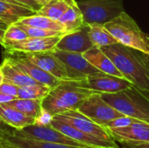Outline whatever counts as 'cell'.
<instances>
[{
  "label": "cell",
  "mask_w": 149,
  "mask_h": 148,
  "mask_svg": "<svg viewBox=\"0 0 149 148\" xmlns=\"http://www.w3.org/2000/svg\"><path fill=\"white\" fill-rule=\"evenodd\" d=\"M5 52L7 54L4 55V57L7 58L12 65L19 68L24 72H25L28 76H30L32 79H34L38 83L45 85L51 89L61 83L62 81L61 79L52 76L49 72H45L37 65L28 60L23 55V53L17 51H5Z\"/></svg>",
  "instance_id": "8"
},
{
  "label": "cell",
  "mask_w": 149,
  "mask_h": 148,
  "mask_svg": "<svg viewBox=\"0 0 149 148\" xmlns=\"http://www.w3.org/2000/svg\"><path fill=\"white\" fill-rule=\"evenodd\" d=\"M23 55L31 62L37 65L45 72L61 80H72L68 75L65 65L52 51L43 52H27Z\"/></svg>",
  "instance_id": "14"
},
{
  "label": "cell",
  "mask_w": 149,
  "mask_h": 148,
  "mask_svg": "<svg viewBox=\"0 0 149 148\" xmlns=\"http://www.w3.org/2000/svg\"><path fill=\"white\" fill-rule=\"evenodd\" d=\"M8 27V24L3 20V19H1L0 18V29H3V30H5L6 28Z\"/></svg>",
  "instance_id": "35"
},
{
  "label": "cell",
  "mask_w": 149,
  "mask_h": 148,
  "mask_svg": "<svg viewBox=\"0 0 149 148\" xmlns=\"http://www.w3.org/2000/svg\"><path fill=\"white\" fill-rule=\"evenodd\" d=\"M0 70L3 75V81L10 82L18 87H24L32 85H41L32 79L25 72L12 65L7 58H3V61L0 65Z\"/></svg>",
  "instance_id": "19"
},
{
  "label": "cell",
  "mask_w": 149,
  "mask_h": 148,
  "mask_svg": "<svg viewBox=\"0 0 149 148\" xmlns=\"http://www.w3.org/2000/svg\"><path fill=\"white\" fill-rule=\"evenodd\" d=\"M103 25L118 43L138 50L149 57L148 35L141 30L137 23L127 13L124 11Z\"/></svg>",
  "instance_id": "4"
},
{
  "label": "cell",
  "mask_w": 149,
  "mask_h": 148,
  "mask_svg": "<svg viewBox=\"0 0 149 148\" xmlns=\"http://www.w3.org/2000/svg\"><path fill=\"white\" fill-rule=\"evenodd\" d=\"M148 49H149V36L148 35Z\"/></svg>",
  "instance_id": "42"
},
{
  "label": "cell",
  "mask_w": 149,
  "mask_h": 148,
  "mask_svg": "<svg viewBox=\"0 0 149 148\" xmlns=\"http://www.w3.org/2000/svg\"><path fill=\"white\" fill-rule=\"evenodd\" d=\"M88 35L93 46L101 48L104 46L117 44L118 41L105 28L103 24H87Z\"/></svg>",
  "instance_id": "23"
},
{
  "label": "cell",
  "mask_w": 149,
  "mask_h": 148,
  "mask_svg": "<svg viewBox=\"0 0 149 148\" xmlns=\"http://www.w3.org/2000/svg\"><path fill=\"white\" fill-rule=\"evenodd\" d=\"M52 119H53V116L50 113H48L47 111L42 108V111L39 116L35 120V124L39 125V126H48V125H51Z\"/></svg>",
  "instance_id": "31"
},
{
  "label": "cell",
  "mask_w": 149,
  "mask_h": 148,
  "mask_svg": "<svg viewBox=\"0 0 149 148\" xmlns=\"http://www.w3.org/2000/svg\"><path fill=\"white\" fill-rule=\"evenodd\" d=\"M68 8L62 17L58 19V22L64 26L65 31L72 32L86 25L84 22L83 14L75 0H67Z\"/></svg>",
  "instance_id": "21"
},
{
  "label": "cell",
  "mask_w": 149,
  "mask_h": 148,
  "mask_svg": "<svg viewBox=\"0 0 149 148\" xmlns=\"http://www.w3.org/2000/svg\"><path fill=\"white\" fill-rule=\"evenodd\" d=\"M28 38V35L16 24H11L8 25V27L4 31L3 35V43H12L20 40H24Z\"/></svg>",
  "instance_id": "29"
},
{
  "label": "cell",
  "mask_w": 149,
  "mask_h": 148,
  "mask_svg": "<svg viewBox=\"0 0 149 148\" xmlns=\"http://www.w3.org/2000/svg\"><path fill=\"white\" fill-rule=\"evenodd\" d=\"M2 145H4V143H3V140L2 139H0V146H2Z\"/></svg>",
  "instance_id": "41"
},
{
  "label": "cell",
  "mask_w": 149,
  "mask_h": 148,
  "mask_svg": "<svg viewBox=\"0 0 149 148\" xmlns=\"http://www.w3.org/2000/svg\"><path fill=\"white\" fill-rule=\"evenodd\" d=\"M67 8V0H50L48 3L42 5L39 10L36 11V14L42 15L53 20L58 21V19L65 12Z\"/></svg>",
  "instance_id": "26"
},
{
  "label": "cell",
  "mask_w": 149,
  "mask_h": 148,
  "mask_svg": "<svg viewBox=\"0 0 149 148\" xmlns=\"http://www.w3.org/2000/svg\"><path fill=\"white\" fill-rule=\"evenodd\" d=\"M17 99V97H14V96H10V95H7V94H4L3 92H0V104H6L13 99Z\"/></svg>",
  "instance_id": "34"
},
{
  "label": "cell",
  "mask_w": 149,
  "mask_h": 148,
  "mask_svg": "<svg viewBox=\"0 0 149 148\" xmlns=\"http://www.w3.org/2000/svg\"><path fill=\"white\" fill-rule=\"evenodd\" d=\"M85 79L62 80L42 99V108L52 116L66 111L77 110L85 99L97 92L85 85Z\"/></svg>",
  "instance_id": "2"
},
{
  "label": "cell",
  "mask_w": 149,
  "mask_h": 148,
  "mask_svg": "<svg viewBox=\"0 0 149 148\" xmlns=\"http://www.w3.org/2000/svg\"><path fill=\"white\" fill-rule=\"evenodd\" d=\"M0 1H3V2H8V3H16V4H19V5H22V4H20L19 3L16 2L15 0H0Z\"/></svg>",
  "instance_id": "38"
},
{
  "label": "cell",
  "mask_w": 149,
  "mask_h": 148,
  "mask_svg": "<svg viewBox=\"0 0 149 148\" xmlns=\"http://www.w3.org/2000/svg\"><path fill=\"white\" fill-rule=\"evenodd\" d=\"M86 24H105L125 11L123 0H79Z\"/></svg>",
  "instance_id": "5"
},
{
  "label": "cell",
  "mask_w": 149,
  "mask_h": 148,
  "mask_svg": "<svg viewBox=\"0 0 149 148\" xmlns=\"http://www.w3.org/2000/svg\"><path fill=\"white\" fill-rule=\"evenodd\" d=\"M40 6H42V5H44V4H45L46 3H48L50 0H35Z\"/></svg>",
  "instance_id": "37"
},
{
  "label": "cell",
  "mask_w": 149,
  "mask_h": 148,
  "mask_svg": "<svg viewBox=\"0 0 149 148\" xmlns=\"http://www.w3.org/2000/svg\"><path fill=\"white\" fill-rule=\"evenodd\" d=\"M15 130V129H14ZM4 137L3 143L5 145L10 146L15 148H85L74 146H68L58 143H52L43 140H38L35 139H31L27 137L21 136L15 132Z\"/></svg>",
  "instance_id": "17"
},
{
  "label": "cell",
  "mask_w": 149,
  "mask_h": 148,
  "mask_svg": "<svg viewBox=\"0 0 149 148\" xmlns=\"http://www.w3.org/2000/svg\"><path fill=\"white\" fill-rule=\"evenodd\" d=\"M54 119L59 120L68 123L78 130L91 135L93 137L107 140V141H114L109 135L107 130L79 113L78 110H70L64 112L59 114L53 116Z\"/></svg>",
  "instance_id": "9"
},
{
  "label": "cell",
  "mask_w": 149,
  "mask_h": 148,
  "mask_svg": "<svg viewBox=\"0 0 149 148\" xmlns=\"http://www.w3.org/2000/svg\"><path fill=\"white\" fill-rule=\"evenodd\" d=\"M107 148H121V147H107ZM122 148H124V147H122Z\"/></svg>",
  "instance_id": "43"
},
{
  "label": "cell",
  "mask_w": 149,
  "mask_h": 148,
  "mask_svg": "<svg viewBox=\"0 0 149 148\" xmlns=\"http://www.w3.org/2000/svg\"><path fill=\"white\" fill-rule=\"evenodd\" d=\"M64 36V35H63ZM62 36L46 38H31L17 42L5 43L3 44L5 51L17 52H43L53 50Z\"/></svg>",
  "instance_id": "15"
},
{
  "label": "cell",
  "mask_w": 149,
  "mask_h": 148,
  "mask_svg": "<svg viewBox=\"0 0 149 148\" xmlns=\"http://www.w3.org/2000/svg\"><path fill=\"white\" fill-rule=\"evenodd\" d=\"M14 132L21 136L31 138V139H35L38 140L52 142V143L85 147L81 144L67 137L66 135H65L64 133H62L61 132H59L51 125L39 126V125L32 124L20 130H14Z\"/></svg>",
  "instance_id": "10"
},
{
  "label": "cell",
  "mask_w": 149,
  "mask_h": 148,
  "mask_svg": "<svg viewBox=\"0 0 149 148\" xmlns=\"http://www.w3.org/2000/svg\"><path fill=\"white\" fill-rule=\"evenodd\" d=\"M18 25L27 35L31 38H46V37H55V36H63L65 32L58 31H52V30H45L38 27L29 26L19 23H14Z\"/></svg>",
  "instance_id": "28"
},
{
  "label": "cell",
  "mask_w": 149,
  "mask_h": 148,
  "mask_svg": "<svg viewBox=\"0 0 149 148\" xmlns=\"http://www.w3.org/2000/svg\"><path fill=\"white\" fill-rule=\"evenodd\" d=\"M6 104L21 112L24 115L35 120L39 116L42 111V99H25L17 98Z\"/></svg>",
  "instance_id": "25"
},
{
  "label": "cell",
  "mask_w": 149,
  "mask_h": 148,
  "mask_svg": "<svg viewBox=\"0 0 149 148\" xmlns=\"http://www.w3.org/2000/svg\"><path fill=\"white\" fill-rule=\"evenodd\" d=\"M36 14V10L12 3L0 1V18L8 25L17 22L19 19Z\"/></svg>",
  "instance_id": "22"
},
{
  "label": "cell",
  "mask_w": 149,
  "mask_h": 148,
  "mask_svg": "<svg viewBox=\"0 0 149 148\" xmlns=\"http://www.w3.org/2000/svg\"><path fill=\"white\" fill-rule=\"evenodd\" d=\"M83 56L99 71L107 74L124 78L111 58L107 57L100 48L93 46L90 50L84 52Z\"/></svg>",
  "instance_id": "18"
},
{
  "label": "cell",
  "mask_w": 149,
  "mask_h": 148,
  "mask_svg": "<svg viewBox=\"0 0 149 148\" xmlns=\"http://www.w3.org/2000/svg\"><path fill=\"white\" fill-rule=\"evenodd\" d=\"M0 119L15 130L35 124V119L24 115L7 104H0Z\"/></svg>",
  "instance_id": "20"
},
{
  "label": "cell",
  "mask_w": 149,
  "mask_h": 148,
  "mask_svg": "<svg viewBox=\"0 0 149 148\" xmlns=\"http://www.w3.org/2000/svg\"><path fill=\"white\" fill-rule=\"evenodd\" d=\"M13 130H14V128H12L10 126H8L6 123H4L0 119V139L3 140L4 137H6L7 135L12 133Z\"/></svg>",
  "instance_id": "32"
},
{
  "label": "cell",
  "mask_w": 149,
  "mask_h": 148,
  "mask_svg": "<svg viewBox=\"0 0 149 148\" xmlns=\"http://www.w3.org/2000/svg\"><path fill=\"white\" fill-rule=\"evenodd\" d=\"M102 98L122 114L149 123V91L132 85L115 93H101Z\"/></svg>",
  "instance_id": "3"
},
{
  "label": "cell",
  "mask_w": 149,
  "mask_h": 148,
  "mask_svg": "<svg viewBox=\"0 0 149 148\" xmlns=\"http://www.w3.org/2000/svg\"><path fill=\"white\" fill-rule=\"evenodd\" d=\"M133 85L126 78L117 77L102 72L91 74L85 79V85L100 93H115Z\"/></svg>",
  "instance_id": "11"
},
{
  "label": "cell",
  "mask_w": 149,
  "mask_h": 148,
  "mask_svg": "<svg viewBox=\"0 0 149 148\" xmlns=\"http://www.w3.org/2000/svg\"><path fill=\"white\" fill-rule=\"evenodd\" d=\"M114 141L149 142V123L136 120L128 126L115 128H107Z\"/></svg>",
  "instance_id": "13"
},
{
  "label": "cell",
  "mask_w": 149,
  "mask_h": 148,
  "mask_svg": "<svg viewBox=\"0 0 149 148\" xmlns=\"http://www.w3.org/2000/svg\"><path fill=\"white\" fill-rule=\"evenodd\" d=\"M51 88L43 85H32L18 87L17 98L25 99H43L50 92Z\"/></svg>",
  "instance_id": "27"
},
{
  "label": "cell",
  "mask_w": 149,
  "mask_h": 148,
  "mask_svg": "<svg viewBox=\"0 0 149 148\" xmlns=\"http://www.w3.org/2000/svg\"><path fill=\"white\" fill-rule=\"evenodd\" d=\"M17 91H18V86L10 82L3 81V83L0 85V92H3L4 94L17 98Z\"/></svg>",
  "instance_id": "30"
},
{
  "label": "cell",
  "mask_w": 149,
  "mask_h": 148,
  "mask_svg": "<svg viewBox=\"0 0 149 148\" xmlns=\"http://www.w3.org/2000/svg\"><path fill=\"white\" fill-rule=\"evenodd\" d=\"M3 72H2V71L0 70V85L3 83Z\"/></svg>",
  "instance_id": "39"
},
{
  "label": "cell",
  "mask_w": 149,
  "mask_h": 148,
  "mask_svg": "<svg viewBox=\"0 0 149 148\" xmlns=\"http://www.w3.org/2000/svg\"><path fill=\"white\" fill-rule=\"evenodd\" d=\"M0 148H15V147H10V146H8V145H2V146H0Z\"/></svg>",
  "instance_id": "40"
},
{
  "label": "cell",
  "mask_w": 149,
  "mask_h": 148,
  "mask_svg": "<svg viewBox=\"0 0 149 148\" xmlns=\"http://www.w3.org/2000/svg\"><path fill=\"white\" fill-rule=\"evenodd\" d=\"M93 47V44L88 35V25L86 24L79 30L62 36L54 49L83 54Z\"/></svg>",
  "instance_id": "16"
},
{
  "label": "cell",
  "mask_w": 149,
  "mask_h": 148,
  "mask_svg": "<svg viewBox=\"0 0 149 148\" xmlns=\"http://www.w3.org/2000/svg\"><path fill=\"white\" fill-rule=\"evenodd\" d=\"M124 78L137 87L149 91V57L120 43L100 48Z\"/></svg>",
  "instance_id": "1"
},
{
  "label": "cell",
  "mask_w": 149,
  "mask_h": 148,
  "mask_svg": "<svg viewBox=\"0 0 149 148\" xmlns=\"http://www.w3.org/2000/svg\"><path fill=\"white\" fill-rule=\"evenodd\" d=\"M16 23H19V24H23L33 26V27H38V28H41V29L58 31H62V32L67 33L65 31L64 26L58 21L53 20L50 17H45L42 15H38V14H34V15H31L29 17H23Z\"/></svg>",
  "instance_id": "24"
},
{
  "label": "cell",
  "mask_w": 149,
  "mask_h": 148,
  "mask_svg": "<svg viewBox=\"0 0 149 148\" xmlns=\"http://www.w3.org/2000/svg\"><path fill=\"white\" fill-rule=\"evenodd\" d=\"M4 31L3 29H0V44L3 43V35H4Z\"/></svg>",
  "instance_id": "36"
},
{
  "label": "cell",
  "mask_w": 149,
  "mask_h": 148,
  "mask_svg": "<svg viewBox=\"0 0 149 148\" xmlns=\"http://www.w3.org/2000/svg\"><path fill=\"white\" fill-rule=\"evenodd\" d=\"M15 1L17 2V3H19L20 4L24 5V6H27V7H29V8L36 10V11L38 10H39V8L41 7L35 0H15Z\"/></svg>",
  "instance_id": "33"
},
{
  "label": "cell",
  "mask_w": 149,
  "mask_h": 148,
  "mask_svg": "<svg viewBox=\"0 0 149 148\" xmlns=\"http://www.w3.org/2000/svg\"><path fill=\"white\" fill-rule=\"evenodd\" d=\"M51 126H52L54 128H56L67 137L79 142L86 148H107L119 147L118 144H116V141L111 142L93 137L78 130L68 123L59 120H56L54 118L51 122Z\"/></svg>",
  "instance_id": "12"
},
{
  "label": "cell",
  "mask_w": 149,
  "mask_h": 148,
  "mask_svg": "<svg viewBox=\"0 0 149 148\" xmlns=\"http://www.w3.org/2000/svg\"><path fill=\"white\" fill-rule=\"evenodd\" d=\"M52 51L65 65L68 75L72 80L85 79L89 75L100 72L87 61L82 53L57 49H53Z\"/></svg>",
  "instance_id": "7"
},
{
  "label": "cell",
  "mask_w": 149,
  "mask_h": 148,
  "mask_svg": "<svg viewBox=\"0 0 149 148\" xmlns=\"http://www.w3.org/2000/svg\"><path fill=\"white\" fill-rule=\"evenodd\" d=\"M77 110L103 127H106L112 120L125 116L110 106L100 92H95L89 96Z\"/></svg>",
  "instance_id": "6"
}]
</instances>
